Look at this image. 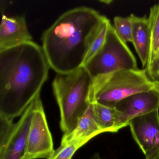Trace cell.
<instances>
[{
  "label": "cell",
  "mask_w": 159,
  "mask_h": 159,
  "mask_svg": "<svg viewBox=\"0 0 159 159\" xmlns=\"http://www.w3.org/2000/svg\"><path fill=\"white\" fill-rule=\"evenodd\" d=\"M153 90H159V85L150 78L145 69L123 70L93 84L91 102L115 108L120 101L130 96Z\"/></svg>",
  "instance_id": "obj_4"
},
{
  "label": "cell",
  "mask_w": 159,
  "mask_h": 159,
  "mask_svg": "<svg viewBox=\"0 0 159 159\" xmlns=\"http://www.w3.org/2000/svg\"><path fill=\"white\" fill-rule=\"evenodd\" d=\"M33 109V100L15 123L5 147L0 151V159H24Z\"/></svg>",
  "instance_id": "obj_9"
},
{
  "label": "cell",
  "mask_w": 159,
  "mask_h": 159,
  "mask_svg": "<svg viewBox=\"0 0 159 159\" xmlns=\"http://www.w3.org/2000/svg\"><path fill=\"white\" fill-rule=\"evenodd\" d=\"M146 70L150 78L159 85V56Z\"/></svg>",
  "instance_id": "obj_19"
},
{
  "label": "cell",
  "mask_w": 159,
  "mask_h": 159,
  "mask_svg": "<svg viewBox=\"0 0 159 159\" xmlns=\"http://www.w3.org/2000/svg\"><path fill=\"white\" fill-rule=\"evenodd\" d=\"M105 16L86 7L61 15L42 36V47L50 67L63 74L83 66Z\"/></svg>",
  "instance_id": "obj_2"
},
{
  "label": "cell",
  "mask_w": 159,
  "mask_h": 159,
  "mask_svg": "<svg viewBox=\"0 0 159 159\" xmlns=\"http://www.w3.org/2000/svg\"><path fill=\"white\" fill-rule=\"evenodd\" d=\"M33 115L24 159H48L55 150L40 94L33 100Z\"/></svg>",
  "instance_id": "obj_6"
},
{
  "label": "cell",
  "mask_w": 159,
  "mask_h": 159,
  "mask_svg": "<svg viewBox=\"0 0 159 159\" xmlns=\"http://www.w3.org/2000/svg\"><path fill=\"white\" fill-rule=\"evenodd\" d=\"M110 24L109 20L105 16L99 30L91 44L84 65L90 60L102 48L106 40L108 29Z\"/></svg>",
  "instance_id": "obj_16"
},
{
  "label": "cell",
  "mask_w": 159,
  "mask_h": 159,
  "mask_svg": "<svg viewBox=\"0 0 159 159\" xmlns=\"http://www.w3.org/2000/svg\"><path fill=\"white\" fill-rule=\"evenodd\" d=\"M98 127L94 116L93 103L79 120L75 128L67 134H64L61 144L70 143L88 138H93L104 133Z\"/></svg>",
  "instance_id": "obj_12"
},
{
  "label": "cell",
  "mask_w": 159,
  "mask_h": 159,
  "mask_svg": "<svg viewBox=\"0 0 159 159\" xmlns=\"http://www.w3.org/2000/svg\"><path fill=\"white\" fill-rule=\"evenodd\" d=\"M102 2H105L106 4H110L111 2V1H100Z\"/></svg>",
  "instance_id": "obj_21"
},
{
  "label": "cell",
  "mask_w": 159,
  "mask_h": 159,
  "mask_svg": "<svg viewBox=\"0 0 159 159\" xmlns=\"http://www.w3.org/2000/svg\"><path fill=\"white\" fill-rule=\"evenodd\" d=\"M13 120L0 117V151L5 147L12 131L15 124Z\"/></svg>",
  "instance_id": "obj_18"
},
{
  "label": "cell",
  "mask_w": 159,
  "mask_h": 159,
  "mask_svg": "<svg viewBox=\"0 0 159 159\" xmlns=\"http://www.w3.org/2000/svg\"><path fill=\"white\" fill-rule=\"evenodd\" d=\"M129 125L146 159H159V109L133 119Z\"/></svg>",
  "instance_id": "obj_7"
},
{
  "label": "cell",
  "mask_w": 159,
  "mask_h": 159,
  "mask_svg": "<svg viewBox=\"0 0 159 159\" xmlns=\"http://www.w3.org/2000/svg\"><path fill=\"white\" fill-rule=\"evenodd\" d=\"M83 67L92 78L93 84L116 71L138 68L134 56L111 24L102 48Z\"/></svg>",
  "instance_id": "obj_5"
},
{
  "label": "cell",
  "mask_w": 159,
  "mask_h": 159,
  "mask_svg": "<svg viewBox=\"0 0 159 159\" xmlns=\"http://www.w3.org/2000/svg\"><path fill=\"white\" fill-rule=\"evenodd\" d=\"M93 80L83 66L68 73H57L53 91L60 113V125L65 134L72 131L92 104Z\"/></svg>",
  "instance_id": "obj_3"
},
{
  "label": "cell",
  "mask_w": 159,
  "mask_h": 159,
  "mask_svg": "<svg viewBox=\"0 0 159 159\" xmlns=\"http://www.w3.org/2000/svg\"><path fill=\"white\" fill-rule=\"evenodd\" d=\"M50 67L42 47L34 42L0 51V117L21 116L40 93Z\"/></svg>",
  "instance_id": "obj_1"
},
{
  "label": "cell",
  "mask_w": 159,
  "mask_h": 159,
  "mask_svg": "<svg viewBox=\"0 0 159 159\" xmlns=\"http://www.w3.org/2000/svg\"><path fill=\"white\" fill-rule=\"evenodd\" d=\"M149 21L150 48L147 69L159 56V2L150 9Z\"/></svg>",
  "instance_id": "obj_14"
},
{
  "label": "cell",
  "mask_w": 159,
  "mask_h": 159,
  "mask_svg": "<svg viewBox=\"0 0 159 159\" xmlns=\"http://www.w3.org/2000/svg\"><path fill=\"white\" fill-rule=\"evenodd\" d=\"M113 22L114 28L120 39L125 43H132V23L130 16H116Z\"/></svg>",
  "instance_id": "obj_17"
},
{
  "label": "cell",
  "mask_w": 159,
  "mask_h": 159,
  "mask_svg": "<svg viewBox=\"0 0 159 159\" xmlns=\"http://www.w3.org/2000/svg\"><path fill=\"white\" fill-rule=\"evenodd\" d=\"M92 139L88 138L70 143L61 144L48 159H71L76 152Z\"/></svg>",
  "instance_id": "obj_15"
},
{
  "label": "cell",
  "mask_w": 159,
  "mask_h": 159,
  "mask_svg": "<svg viewBox=\"0 0 159 159\" xmlns=\"http://www.w3.org/2000/svg\"><path fill=\"white\" fill-rule=\"evenodd\" d=\"M119 111L118 131L129 125L131 120L159 109V90L141 92L121 100L115 107Z\"/></svg>",
  "instance_id": "obj_8"
},
{
  "label": "cell",
  "mask_w": 159,
  "mask_h": 159,
  "mask_svg": "<svg viewBox=\"0 0 159 159\" xmlns=\"http://www.w3.org/2000/svg\"><path fill=\"white\" fill-rule=\"evenodd\" d=\"M132 23V43L140 59L142 67L146 69L148 64L150 48L149 21L146 16L139 17L130 15Z\"/></svg>",
  "instance_id": "obj_11"
},
{
  "label": "cell",
  "mask_w": 159,
  "mask_h": 159,
  "mask_svg": "<svg viewBox=\"0 0 159 159\" xmlns=\"http://www.w3.org/2000/svg\"><path fill=\"white\" fill-rule=\"evenodd\" d=\"M32 41L25 16L8 17L2 15L0 26V51Z\"/></svg>",
  "instance_id": "obj_10"
},
{
  "label": "cell",
  "mask_w": 159,
  "mask_h": 159,
  "mask_svg": "<svg viewBox=\"0 0 159 159\" xmlns=\"http://www.w3.org/2000/svg\"><path fill=\"white\" fill-rule=\"evenodd\" d=\"M90 159H103L100 157L98 153H95Z\"/></svg>",
  "instance_id": "obj_20"
},
{
  "label": "cell",
  "mask_w": 159,
  "mask_h": 159,
  "mask_svg": "<svg viewBox=\"0 0 159 159\" xmlns=\"http://www.w3.org/2000/svg\"><path fill=\"white\" fill-rule=\"evenodd\" d=\"M158 57H157V58H158Z\"/></svg>",
  "instance_id": "obj_22"
},
{
  "label": "cell",
  "mask_w": 159,
  "mask_h": 159,
  "mask_svg": "<svg viewBox=\"0 0 159 159\" xmlns=\"http://www.w3.org/2000/svg\"><path fill=\"white\" fill-rule=\"evenodd\" d=\"M94 116L99 128L104 133H117L119 111L116 108L109 107L96 103H93Z\"/></svg>",
  "instance_id": "obj_13"
}]
</instances>
